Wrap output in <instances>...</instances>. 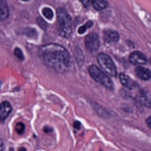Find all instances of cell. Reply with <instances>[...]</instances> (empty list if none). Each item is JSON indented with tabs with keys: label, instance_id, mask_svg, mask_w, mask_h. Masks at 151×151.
<instances>
[{
	"label": "cell",
	"instance_id": "1",
	"mask_svg": "<svg viewBox=\"0 0 151 151\" xmlns=\"http://www.w3.org/2000/svg\"><path fill=\"white\" fill-rule=\"evenodd\" d=\"M39 54L45 65L55 71L64 72L70 66V54L61 45L54 43L44 45L40 47Z\"/></svg>",
	"mask_w": 151,
	"mask_h": 151
},
{
	"label": "cell",
	"instance_id": "2",
	"mask_svg": "<svg viewBox=\"0 0 151 151\" xmlns=\"http://www.w3.org/2000/svg\"><path fill=\"white\" fill-rule=\"evenodd\" d=\"M58 31L64 38H69L72 32V21L70 15L63 8L57 9Z\"/></svg>",
	"mask_w": 151,
	"mask_h": 151
},
{
	"label": "cell",
	"instance_id": "3",
	"mask_svg": "<svg viewBox=\"0 0 151 151\" xmlns=\"http://www.w3.org/2000/svg\"><path fill=\"white\" fill-rule=\"evenodd\" d=\"M88 73L91 78L96 82L101 84L109 90H113L114 85L111 78L105 72L95 65H91L88 68Z\"/></svg>",
	"mask_w": 151,
	"mask_h": 151
},
{
	"label": "cell",
	"instance_id": "4",
	"mask_svg": "<svg viewBox=\"0 0 151 151\" xmlns=\"http://www.w3.org/2000/svg\"><path fill=\"white\" fill-rule=\"evenodd\" d=\"M97 62L102 70L111 77L117 76L116 67L111 58L105 53L101 52L97 57Z\"/></svg>",
	"mask_w": 151,
	"mask_h": 151
},
{
	"label": "cell",
	"instance_id": "5",
	"mask_svg": "<svg viewBox=\"0 0 151 151\" xmlns=\"http://www.w3.org/2000/svg\"><path fill=\"white\" fill-rule=\"evenodd\" d=\"M85 46L87 50L90 52L97 51L100 46V40L96 33L91 32L85 38Z\"/></svg>",
	"mask_w": 151,
	"mask_h": 151
},
{
	"label": "cell",
	"instance_id": "6",
	"mask_svg": "<svg viewBox=\"0 0 151 151\" xmlns=\"http://www.w3.org/2000/svg\"><path fill=\"white\" fill-rule=\"evenodd\" d=\"M137 101L147 107H151V94L146 89L140 90L136 96Z\"/></svg>",
	"mask_w": 151,
	"mask_h": 151
},
{
	"label": "cell",
	"instance_id": "7",
	"mask_svg": "<svg viewBox=\"0 0 151 151\" xmlns=\"http://www.w3.org/2000/svg\"><path fill=\"white\" fill-rule=\"evenodd\" d=\"M130 61L135 65L146 64L147 62V58L142 52L135 51L130 53L129 55Z\"/></svg>",
	"mask_w": 151,
	"mask_h": 151
},
{
	"label": "cell",
	"instance_id": "8",
	"mask_svg": "<svg viewBox=\"0 0 151 151\" xmlns=\"http://www.w3.org/2000/svg\"><path fill=\"white\" fill-rule=\"evenodd\" d=\"M119 79L121 84L127 88L131 90L137 86V84L134 80L124 73H122L119 74Z\"/></svg>",
	"mask_w": 151,
	"mask_h": 151
},
{
	"label": "cell",
	"instance_id": "9",
	"mask_svg": "<svg viewBox=\"0 0 151 151\" xmlns=\"http://www.w3.org/2000/svg\"><path fill=\"white\" fill-rule=\"evenodd\" d=\"M12 111V106L11 104L7 101H4L2 102L0 109V119L1 121L5 120Z\"/></svg>",
	"mask_w": 151,
	"mask_h": 151
},
{
	"label": "cell",
	"instance_id": "10",
	"mask_svg": "<svg viewBox=\"0 0 151 151\" xmlns=\"http://www.w3.org/2000/svg\"><path fill=\"white\" fill-rule=\"evenodd\" d=\"M136 76L141 80H147L151 77V71L149 69L142 67L137 66L135 68Z\"/></svg>",
	"mask_w": 151,
	"mask_h": 151
},
{
	"label": "cell",
	"instance_id": "11",
	"mask_svg": "<svg viewBox=\"0 0 151 151\" xmlns=\"http://www.w3.org/2000/svg\"><path fill=\"white\" fill-rule=\"evenodd\" d=\"M103 39L107 42H116L119 40V35L116 31L105 30L103 32Z\"/></svg>",
	"mask_w": 151,
	"mask_h": 151
},
{
	"label": "cell",
	"instance_id": "12",
	"mask_svg": "<svg viewBox=\"0 0 151 151\" xmlns=\"http://www.w3.org/2000/svg\"><path fill=\"white\" fill-rule=\"evenodd\" d=\"M9 8L5 0H1L0 2V18L1 21L6 19L9 16Z\"/></svg>",
	"mask_w": 151,
	"mask_h": 151
},
{
	"label": "cell",
	"instance_id": "13",
	"mask_svg": "<svg viewBox=\"0 0 151 151\" xmlns=\"http://www.w3.org/2000/svg\"><path fill=\"white\" fill-rule=\"evenodd\" d=\"M91 5L97 11H101L105 9L108 5L107 2L105 0H93Z\"/></svg>",
	"mask_w": 151,
	"mask_h": 151
},
{
	"label": "cell",
	"instance_id": "14",
	"mask_svg": "<svg viewBox=\"0 0 151 151\" xmlns=\"http://www.w3.org/2000/svg\"><path fill=\"white\" fill-rule=\"evenodd\" d=\"M93 25V22L91 21H87L84 25L81 26L78 29V32L80 34H83L84 32L86 31V30L87 29V28H90L91 27H92Z\"/></svg>",
	"mask_w": 151,
	"mask_h": 151
},
{
	"label": "cell",
	"instance_id": "15",
	"mask_svg": "<svg viewBox=\"0 0 151 151\" xmlns=\"http://www.w3.org/2000/svg\"><path fill=\"white\" fill-rule=\"evenodd\" d=\"M42 12L44 16L48 19H51L53 17V12L50 8H44L42 10Z\"/></svg>",
	"mask_w": 151,
	"mask_h": 151
},
{
	"label": "cell",
	"instance_id": "16",
	"mask_svg": "<svg viewBox=\"0 0 151 151\" xmlns=\"http://www.w3.org/2000/svg\"><path fill=\"white\" fill-rule=\"evenodd\" d=\"M24 34L29 37H36L37 35L36 30L32 28H26L24 31Z\"/></svg>",
	"mask_w": 151,
	"mask_h": 151
},
{
	"label": "cell",
	"instance_id": "17",
	"mask_svg": "<svg viewBox=\"0 0 151 151\" xmlns=\"http://www.w3.org/2000/svg\"><path fill=\"white\" fill-rule=\"evenodd\" d=\"M16 132L19 134H22L25 130V124L22 122H18L15 126Z\"/></svg>",
	"mask_w": 151,
	"mask_h": 151
},
{
	"label": "cell",
	"instance_id": "18",
	"mask_svg": "<svg viewBox=\"0 0 151 151\" xmlns=\"http://www.w3.org/2000/svg\"><path fill=\"white\" fill-rule=\"evenodd\" d=\"M14 54L19 60L23 61L24 60V55L22 53V50L19 48L16 47L14 50Z\"/></svg>",
	"mask_w": 151,
	"mask_h": 151
},
{
	"label": "cell",
	"instance_id": "19",
	"mask_svg": "<svg viewBox=\"0 0 151 151\" xmlns=\"http://www.w3.org/2000/svg\"><path fill=\"white\" fill-rule=\"evenodd\" d=\"M36 21L37 22V24L43 29H45L47 28V24L46 22L41 17H38L36 19Z\"/></svg>",
	"mask_w": 151,
	"mask_h": 151
},
{
	"label": "cell",
	"instance_id": "20",
	"mask_svg": "<svg viewBox=\"0 0 151 151\" xmlns=\"http://www.w3.org/2000/svg\"><path fill=\"white\" fill-rule=\"evenodd\" d=\"M93 0H80V1L84 5V6L87 7L90 5V4H91Z\"/></svg>",
	"mask_w": 151,
	"mask_h": 151
},
{
	"label": "cell",
	"instance_id": "21",
	"mask_svg": "<svg viewBox=\"0 0 151 151\" xmlns=\"http://www.w3.org/2000/svg\"><path fill=\"white\" fill-rule=\"evenodd\" d=\"M146 123L147 124L148 127L151 129V116L148 117L146 120Z\"/></svg>",
	"mask_w": 151,
	"mask_h": 151
},
{
	"label": "cell",
	"instance_id": "22",
	"mask_svg": "<svg viewBox=\"0 0 151 151\" xmlns=\"http://www.w3.org/2000/svg\"><path fill=\"white\" fill-rule=\"evenodd\" d=\"M73 126H74V128H76L77 129H80V122H78L77 121L75 122L74 123V124H73Z\"/></svg>",
	"mask_w": 151,
	"mask_h": 151
},
{
	"label": "cell",
	"instance_id": "23",
	"mask_svg": "<svg viewBox=\"0 0 151 151\" xmlns=\"http://www.w3.org/2000/svg\"><path fill=\"white\" fill-rule=\"evenodd\" d=\"M51 130H52L50 128V127H45L44 128V131L45 132H46V133H48V132H51Z\"/></svg>",
	"mask_w": 151,
	"mask_h": 151
},
{
	"label": "cell",
	"instance_id": "24",
	"mask_svg": "<svg viewBox=\"0 0 151 151\" xmlns=\"http://www.w3.org/2000/svg\"><path fill=\"white\" fill-rule=\"evenodd\" d=\"M3 147H4V145H3V142H2V140H1V147H0V149H1V151H3Z\"/></svg>",
	"mask_w": 151,
	"mask_h": 151
},
{
	"label": "cell",
	"instance_id": "25",
	"mask_svg": "<svg viewBox=\"0 0 151 151\" xmlns=\"http://www.w3.org/2000/svg\"><path fill=\"white\" fill-rule=\"evenodd\" d=\"M18 151H27L25 148V147H21L19 149H18Z\"/></svg>",
	"mask_w": 151,
	"mask_h": 151
},
{
	"label": "cell",
	"instance_id": "26",
	"mask_svg": "<svg viewBox=\"0 0 151 151\" xmlns=\"http://www.w3.org/2000/svg\"><path fill=\"white\" fill-rule=\"evenodd\" d=\"M8 151H14V150H13V149L12 148H10L9 149V150Z\"/></svg>",
	"mask_w": 151,
	"mask_h": 151
},
{
	"label": "cell",
	"instance_id": "27",
	"mask_svg": "<svg viewBox=\"0 0 151 151\" xmlns=\"http://www.w3.org/2000/svg\"><path fill=\"white\" fill-rule=\"evenodd\" d=\"M22 1H28L29 0H22Z\"/></svg>",
	"mask_w": 151,
	"mask_h": 151
},
{
	"label": "cell",
	"instance_id": "28",
	"mask_svg": "<svg viewBox=\"0 0 151 151\" xmlns=\"http://www.w3.org/2000/svg\"><path fill=\"white\" fill-rule=\"evenodd\" d=\"M150 64H151V58H150Z\"/></svg>",
	"mask_w": 151,
	"mask_h": 151
},
{
	"label": "cell",
	"instance_id": "29",
	"mask_svg": "<svg viewBox=\"0 0 151 151\" xmlns=\"http://www.w3.org/2000/svg\"><path fill=\"white\" fill-rule=\"evenodd\" d=\"M99 151H102V150H99Z\"/></svg>",
	"mask_w": 151,
	"mask_h": 151
}]
</instances>
